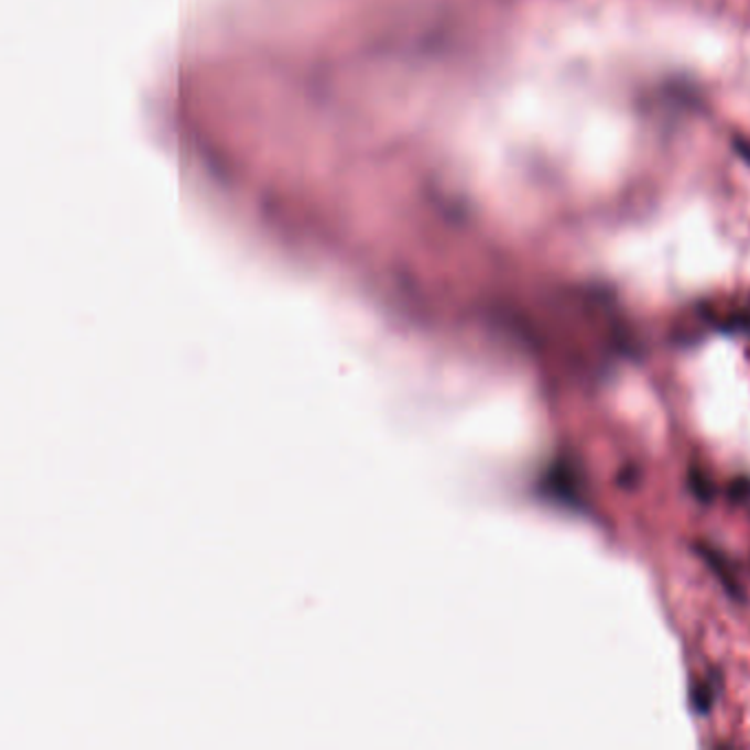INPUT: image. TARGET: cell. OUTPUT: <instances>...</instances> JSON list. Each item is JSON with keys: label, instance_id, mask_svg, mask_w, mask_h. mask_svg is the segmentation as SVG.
Segmentation results:
<instances>
[{"label": "cell", "instance_id": "cell-2", "mask_svg": "<svg viewBox=\"0 0 750 750\" xmlns=\"http://www.w3.org/2000/svg\"><path fill=\"white\" fill-rule=\"evenodd\" d=\"M696 703H698V707H700L703 711H707L709 705H711V692H709L707 687H700V689L696 692Z\"/></svg>", "mask_w": 750, "mask_h": 750}, {"label": "cell", "instance_id": "cell-1", "mask_svg": "<svg viewBox=\"0 0 750 750\" xmlns=\"http://www.w3.org/2000/svg\"><path fill=\"white\" fill-rule=\"evenodd\" d=\"M546 487L548 491L564 500V502H577L579 500V485H577V478H575V471L568 467V465H557L553 467L548 480H546Z\"/></svg>", "mask_w": 750, "mask_h": 750}]
</instances>
